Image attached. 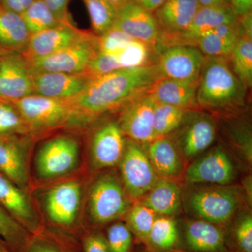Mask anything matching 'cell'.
<instances>
[{"mask_svg":"<svg viewBox=\"0 0 252 252\" xmlns=\"http://www.w3.org/2000/svg\"><path fill=\"white\" fill-rule=\"evenodd\" d=\"M230 6L238 17L252 11V0H230Z\"/></svg>","mask_w":252,"mask_h":252,"instance_id":"obj_46","label":"cell"},{"mask_svg":"<svg viewBox=\"0 0 252 252\" xmlns=\"http://www.w3.org/2000/svg\"><path fill=\"white\" fill-rule=\"evenodd\" d=\"M119 163L124 189L132 199L145 195L159 179L148 156L133 141L126 143Z\"/></svg>","mask_w":252,"mask_h":252,"instance_id":"obj_7","label":"cell"},{"mask_svg":"<svg viewBox=\"0 0 252 252\" xmlns=\"http://www.w3.org/2000/svg\"><path fill=\"white\" fill-rule=\"evenodd\" d=\"M119 123L107 122L95 131L91 145V160L97 168L113 167L122 158L125 140Z\"/></svg>","mask_w":252,"mask_h":252,"instance_id":"obj_20","label":"cell"},{"mask_svg":"<svg viewBox=\"0 0 252 252\" xmlns=\"http://www.w3.org/2000/svg\"><path fill=\"white\" fill-rule=\"evenodd\" d=\"M127 195L115 176L99 177L89 195V210L92 221L97 225L104 224L125 215L131 207Z\"/></svg>","mask_w":252,"mask_h":252,"instance_id":"obj_5","label":"cell"},{"mask_svg":"<svg viewBox=\"0 0 252 252\" xmlns=\"http://www.w3.org/2000/svg\"><path fill=\"white\" fill-rule=\"evenodd\" d=\"M0 206L31 235L44 229L42 220L26 190L0 173Z\"/></svg>","mask_w":252,"mask_h":252,"instance_id":"obj_12","label":"cell"},{"mask_svg":"<svg viewBox=\"0 0 252 252\" xmlns=\"http://www.w3.org/2000/svg\"><path fill=\"white\" fill-rule=\"evenodd\" d=\"M157 64L122 68L91 78L84 91L69 102L79 118H93L124 107L147 94L160 79Z\"/></svg>","mask_w":252,"mask_h":252,"instance_id":"obj_1","label":"cell"},{"mask_svg":"<svg viewBox=\"0 0 252 252\" xmlns=\"http://www.w3.org/2000/svg\"><path fill=\"white\" fill-rule=\"evenodd\" d=\"M31 36L21 15L0 4V45L21 54Z\"/></svg>","mask_w":252,"mask_h":252,"instance_id":"obj_27","label":"cell"},{"mask_svg":"<svg viewBox=\"0 0 252 252\" xmlns=\"http://www.w3.org/2000/svg\"><path fill=\"white\" fill-rule=\"evenodd\" d=\"M27 135L0 136V173L25 190L30 185Z\"/></svg>","mask_w":252,"mask_h":252,"instance_id":"obj_15","label":"cell"},{"mask_svg":"<svg viewBox=\"0 0 252 252\" xmlns=\"http://www.w3.org/2000/svg\"><path fill=\"white\" fill-rule=\"evenodd\" d=\"M178 239V230L175 220L166 216L154 220L149 235V241L162 250H169L175 246Z\"/></svg>","mask_w":252,"mask_h":252,"instance_id":"obj_36","label":"cell"},{"mask_svg":"<svg viewBox=\"0 0 252 252\" xmlns=\"http://www.w3.org/2000/svg\"><path fill=\"white\" fill-rule=\"evenodd\" d=\"M107 245L109 252H130L132 244V235L127 225L117 223L107 230Z\"/></svg>","mask_w":252,"mask_h":252,"instance_id":"obj_39","label":"cell"},{"mask_svg":"<svg viewBox=\"0 0 252 252\" xmlns=\"http://www.w3.org/2000/svg\"><path fill=\"white\" fill-rule=\"evenodd\" d=\"M216 135L214 122L206 115H198L184 131L180 140L181 147L186 157H192L208 148Z\"/></svg>","mask_w":252,"mask_h":252,"instance_id":"obj_25","label":"cell"},{"mask_svg":"<svg viewBox=\"0 0 252 252\" xmlns=\"http://www.w3.org/2000/svg\"><path fill=\"white\" fill-rule=\"evenodd\" d=\"M154 104L155 100L148 92L123 107L124 109L119 124L124 135L137 143H150L155 140Z\"/></svg>","mask_w":252,"mask_h":252,"instance_id":"obj_13","label":"cell"},{"mask_svg":"<svg viewBox=\"0 0 252 252\" xmlns=\"http://www.w3.org/2000/svg\"><path fill=\"white\" fill-rule=\"evenodd\" d=\"M106 1L110 3V4H112V6H114L118 11V10L120 9L121 7H122L124 4L128 2L129 1H130V0H106Z\"/></svg>","mask_w":252,"mask_h":252,"instance_id":"obj_49","label":"cell"},{"mask_svg":"<svg viewBox=\"0 0 252 252\" xmlns=\"http://www.w3.org/2000/svg\"><path fill=\"white\" fill-rule=\"evenodd\" d=\"M12 102L31 134L52 130L64 125L74 118H79L69 99L33 94Z\"/></svg>","mask_w":252,"mask_h":252,"instance_id":"obj_3","label":"cell"},{"mask_svg":"<svg viewBox=\"0 0 252 252\" xmlns=\"http://www.w3.org/2000/svg\"><path fill=\"white\" fill-rule=\"evenodd\" d=\"M190 206L203 220L212 223H223L234 215L238 199L231 191L223 189H204L190 197Z\"/></svg>","mask_w":252,"mask_h":252,"instance_id":"obj_17","label":"cell"},{"mask_svg":"<svg viewBox=\"0 0 252 252\" xmlns=\"http://www.w3.org/2000/svg\"><path fill=\"white\" fill-rule=\"evenodd\" d=\"M30 134L27 126L14 104L0 99V136Z\"/></svg>","mask_w":252,"mask_h":252,"instance_id":"obj_35","label":"cell"},{"mask_svg":"<svg viewBox=\"0 0 252 252\" xmlns=\"http://www.w3.org/2000/svg\"><path fill=\"white\" fill-rule=\"evenodd\" d=\"M99 51L98 36L87 32L80 40L72 45L45 57L28 62L32 74L85 73L89 63Z\"/></svg>","mask_w":252,"mask_h":252,"instance_id":"obj_4","label":"cell"},{"mask_svg":"<svg viewBox=\"0 0 252 252\" xmlns=\"http://www.w3.org/2000/svg\"><path fill=\"white\" fill-rule=\"evenodd\" d=\"M90 17L94 34L99 36L114 26L117 9L106 0H82Z\"/></svg>","mask_w":252,"mask_h":252,"instance_id":"obj_31","label":"cell"},{"mask_svg":"<svg viewBox=\"0 0 252 252\" xmlns=\"http://www.w3.org/2000/svg\"><path fill=\"white\" fill-rule=\"evenodd\" d=\"M234 176V166L228 154L221 147H217L187 168L185 180L190 183L227 185Z\"/></svg>","mask_w":252,"mask_h":252,"instance_id":"obj_18","label":"cell"},{"mask_svg":"<svg viewBox=\"0 0 252 252\" xmlns=\"http://www.w3.org/2000/svg\"><path fill=\"white\" fill-rule=\"evenodd\" d=\"M241 31L238 19L236 22L220 25L202 36L196 44L205 56L229 57Z\"/></svg>","mask_w":252,"mask_h":252,"instance_id":"obj_24","label":"cell"},{"mask_svg":"<svg viewBox=\"0 0 252 252\" xmlns=\"http://www.w3.org/2000/svg\"><path fill=\"white\" fill-rule=\"evenodd\" d=\"M127 227L142 240L147 241L156 220L155 213L144 204H137L127 212Z\"/></svg>","mask_w":252,"mask_h":252,"instance_id":"obj_38","label":"cell"},{"mask_svg":"<svg viewBox=\"0 0 252 252\" xmlns=\"http://www.w3.org/2000/svg\"><path fill=\"white\" fill-rule=\"evenodd\" d=\"M202 7H220L230 6V0H197Z\"/></svg>","mask_w":252,"mask_h":252,"instance_id":"obj_48","label":"cell"},{"mask_svg":"<svg viewBox=\"0 0 252 252\" xmlns=\"http://www.w3.org/2000/svg\"><path fill=\"white\" fill-rule=\"evenodd\" d=\"M86 33L74 25L61 23L32 34L21 54L27 61L45 57L80 40Z\"/></svg>","mask_w":252,"mask_h":252,"instance_id":"obj_16","label":"cell"},{"mask_svg":"<svg viewBox=\"0 0 252 252\" xmlns=\"http://www.w3.org/2000/svg\"><path fill=\"white\" fill-rule=\"evenodd\" d=\"M135 1H137L144 9L148 10L150 12L154 13L166 0H135Z\"/></svg>","mask_w":252,"mask_h":252,"instance_id":"obj_47","label":"cell"},{"mask_svg":"<svg viewBox=\"0 0 252 252\" xmlns=\"http://www.w3.org/2000/svg\"><path fill=\"white\" fill-rule=\"evenodd\" d=\"M33 94L32 74L24 56L16 51L0 56V99L15 102Z\"/></svg>","mask_w":252,"mask_h":252,"instance_id":"obj_11","label":"cell"},{"mask_svg":"<svg viewBox=\"0 0 252 252\" xmlns=\"http://www.w3.org/2000/svg\"><path fill=\"white\" fill-rule=\"evenodd\" d=\"M24 252H83L79 240L62 230L44 228L32 235Z\"/></svg>","mask_w":252,"mask_h":252,"instance_id":"obj_29","label":"cell"},{"mask_svg":"<svg viewBox=\"0 0 252 252\" xmlns=\"http://www.w3.org/2000/svg\"><path fill=\"white\" fill-rule=\"evenodd\" d=\"M0 237L16 252H24L32 235L0 206Z\"/></svg>","mask_w":252,"mask_h":252,"instance_id":"obj_34","label":"cell"},{"mask_svg":"<svg viewBox=\"0 0 252 252\" xmlns=\"http://www.w3.org/2000/svg\"><path fill=\"white\" fill-rule=\"evenodd\" d=\"M81 185L68 181L54 186L44 196V208L51 224L58 230L71 233L77 226L81 200Z\"/></svg>","mask_w":252,"mask_h":252,"instance_id":"obj_8","label":"cell"},{"mask_svg":"<svg viewBox=\"0 0 252 252\" xmlns=\"http://www.w3.org/2000/svg\"><path fill=\"white\" fill-rule=\"evenodd\" d=\"M237 241L243 252H252V218L247 215L237 226Z\"/></svg>","mask_w":252,"mask_h":252,"instance_id":"obj_43","label":"cell"},{"mask_svg":"<svg viewBox=\"0 0 252 252\" xmlns=\"http://www.w3.org/2000/svg\"><path fill=\"white\" fill-rule=\"evenodd\" d=\"M246 88L233 72L227 57L205 56L199 78L196 102L212 109L243 104Z\"/></svg>","mask_w":252,"mask_h":252,"instance_id":"obj_2","label":"cell"},{"mask_svg":"<svg viewBox=\"0 0 252 252\" xmlns=\"http://www.w3.org/2000/svg\"><path fill=\"white\" fill-rule=\"evenodd\" d=\"M152 46L140 41H132L122 51L117 53L119 63L122 68H134L153 64L150 58Z\"/></svg>","mask_w":252,"mask_h":252,"instance_id":"obj_37","label":"cell"},{"mask_svg":"<svg viewBox=\"0 0 252 252\" xmlns=\"http://www.w3.org/2000/svg\"><path fill=\"white\" fill-rule=\"evenodd\" d=\"M185 237L189 246L199 252H217L224 246L223 232L214 223L205 220L187 223Z\"/></svg>","mask_w":252,"mask_h":252,"instance_id":"obj_28","label":"cell"},{"mask_svg":"<svg viewBox=\"0 0 252 252\" xmlns=\"http://www.w3.org/2000/svg\"><path fill=\"white\" fill-rule=\"evenodd\" d=\"M187 109L156 102L154 108V130L156 139L173 132L182 124ZM155 139V140H156Z\"/></svg>","mask_w":252,"mask_h":252,"instance_id":"obj_32","label":"cell"},{"mask_svg":"<svg viewBox=\"0 0 252 252\" xmlns=\"http://www.w3.org/2000/svg\"><path fill=\"white\" fill-rule=\"evenodd\" d=\"M21 15L31 35L63 23L41 0H34Z\"/></svg>","mask_w":252,"mask_h":252,"instance_id":"obj_33","label":"cell"},{"mask_svg":"<svg viewBox=\"0 0 252 252\" xmlns=\"http://www.w3.org/2000/svg\"><path fill=\"white\" fill-rule=\"evenodd\" d=\"M130 36L113 26L107 32L98 36L99 49L107 53H118L132 41Z\"/></svg>","mask_w":252,"mask_h":252,"instance_id":"obj_41","label":"cell"},{"mask_svg":"<svg viewBox=\"0 0 252 252\" xmlns=\"http://www.w3.org/2000/svg\"><path fill=\"white\" fill-rule=\"evenodd\" d=\"M0 252H16L0 237Z\"/></svg>","mask_w":252,"mask_h":252,"instance_id":"obj_50","label":"cell"},{"mask_svg":"<svg viewBox=\"0 0 252 252\" xmlns=\"http://www.w3.org/2000/svg\"><path fill=\"white\" fill-rule=\"evenodd\" d=\"M52 11L55 16L61 22L74 24L72 16L69 11L70 0H41Z\"/></svg>","mask_w":252,"mask_h":252,"instance_id":"obj_44","label":"cell"},{"mask_svg":"<svg viewBox=\"0 0 252 252\" xmlns=\"http://www.w3.org/2000/svg\"><path fill=\"white\" fill-rule=\"evenodd\" d=\"M233 72L245 88L252 85V39L241 36L230 54Z\"/></svg>","mask_w":252,"mask_h":252,"instance_id":"obj_30","label":"cell"},{"mask_svg":"<svg viewBox=\"0 0 252 252\" xmlns=\"http://www.w3.org/2000/svg\"><path fill=\"white\" fill-rule=\"evenodd\" d=\"M122 69L117 53L99 51L89 63L85 73L91 77L103 75L107 73Z\"/></svg>","mask_w":252,"mask_h":252,"instance_id":"obj_40","label":"cell"},{"mask_svg":"<svg viewBox=\"0 0 252 252\" xmlns=\"http://www.w3.org/2000/svg\"><path fill=\"white\" fill-rule=\"evenodd\" d=\"M205 56L198 47L172 46L161 50L156 63L160 78L199 80Z\"/></svg>","mask_w":252,"mask_h":252,"instance_id":"obj_9","label":"cell"},{"mask_svg":"<svg viewBox=\"0 0 252 252\" xmlns=\"http://www.w3.org/2000/svg\"><path fill=\"white\" fill-rule=\"evenodd\" d=\"M34 0H0V4L6 9L21 14Z\"/></svg>","mask_w":252,"mask_h":252,"instance_id":"obj_45","label":"cell"},{"mask_svg":"<svg viewBox=\"0 0 252 252\" xmlns=\"http://www.w3.org/2000/svg\"><path fill=\"white\" fill-rule=\"evenodd\" d=\"M79 161V145L74 137L61 135L48 140L36 156V173L41 179L62 177L73 171Z\"/></svg>","mask_w":252,"mask_h":252,"instance_id":"obj_6","label":"cell"},{"mask_svg":"<svg viewBox=\"0 0 252 252\" xmlns=\"http://www.w3.org/2000/svg\"><path fill=\"white\" fill-rule=\"evenodd\" d=\"M200 7L197 0H166L153 13L160 29L157 44L185 31Z\"/></svg>","mask_w":252,"mask_h":252,"instance_id":"obj_21","label":"cell"},{"mask_svg":"<svg viewBox=\"0 0 252 252\" xmlns=\"http://www.w3.org/2000/svg\"><path fill=\"white\" fill-rule=\"evenodd\" d=\"M199 80L185 81L160 78L149 91L154 100L187 109L197 104L196 94Z\"/></svg>","mask_w":252,"mask_h":252,"instance_id":"obj_22","label":"cell"},{"mask_svg":"<svg viewBox=\"0 0 252 252\" xmlns=\"http://www.w3.org/2000/svg\"><path fill=\"white\" fill-rule=\"evenodd\" d=\"M79 243L83 252H109L106 236L99 232L84 233Z\"/></svg>","mask_w":252,"mask_h":252,"instance_id":"obj_42","label":"cell"},{"mask_svg":"<svg viewBox=\"0 0 252 252\" xmlns=\"http://www.w3.org/2000/svg\"><path fill=\"white\" fill-rule=\"evenodd\" d=\"M32 74L34 94L61 99L75 97L84 91L92 78L86 73L43 72Z\"/></svg>","mask_w":252,"mask_h":252,"instance_id":"obj_19","label":"cell"},{"mask_svg":"<svg viewBox=\"0 0 252 252\" xmlns=\"http://www.w3.org/2000/svg\"><path fill=\"white\" fill-rule=\"evenodd\" d=\"M9 52V51H8V50L5 49L4 48H3L2 46L0 45V56H2V55H4L5 54H6V53Z\"/></svg>","mask_w":252,"mask_h":252,"instance_id":"obj_51","label":"cell"},{"mask_svg":"<svg viewBox=\"0 0 252 252\" xmlns=\"http://www.w3.org/2000/svg\"><path fill=\"white\" fill-rule=\"evenodd\" d=\"M231 6L220 7H202L194 16L189 27L175 36L159 41L157 51L172 46H191L196 47L199 39L220 25L233 23L238 21Z\"/></svg>","mask_w":252,"mask_h":252,"instance_id":"obj_10","label":"cell"},{"mask_svg":"<svg viewBox=\"0 0 252 252\" xmlns=\"http://www.w3.org/2000/svg\"><path fill=\"white\" fill-rule=\"evenodd\" d=\"M145 195L142 204L155 214L168 217L180 212L182 206L181 189L170 179H158Z\"/></svg>","mask_w":252,"mask_h":252,"instance_id":"obj_23","label":"cell"},{"mask_svg":"<svg viewBox=\"0 0 252 252\" xmlns=\"http://www.w3.org/2000/svg\"><path fill=\"white\" fill-rule=\"evenodd\" d=\"M148 157L158 176L162 178L176 177L182 170L180 154L173 142L166 137L150 142Z\"/></svg>","mask_w":252,"mask_h":252,"instance_id":"obj_26","label":"cell"},{"mask_svg":"<svg viewBox=\"0 0 252 252\" xmlns=\"http://www.w3.org/2000/svg\"><path fill=\"white\" fill-rule=\"evenodd\" d=\"M131 39L142 41L156 49L160 29L154 14L135 0H130L117 11L114 26Z\"/></svg>","mask_w":252,"mask_h":252,"instance_id":"obj_14","label":"cell"}]
</instances>
